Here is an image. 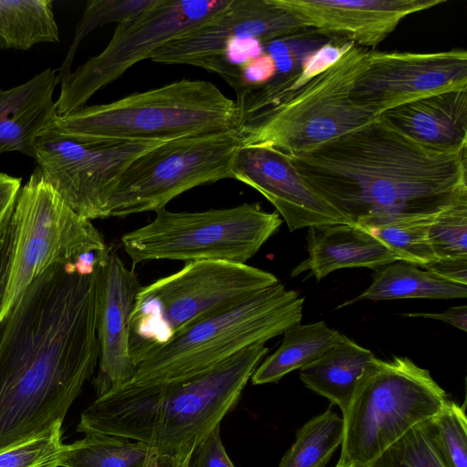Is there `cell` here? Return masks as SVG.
<instances>
[{"label":"cell","mask_w":467,"mask_h":467,"mask_svg":"<svg viewBox=\"0 0 467 467\" xmlns=\"http://www.w3.org/2000/svg\"><path fill=\"white\" fill-rule=\"evenodd\" d=\"M308 257L291 275L309 270L317 281L341 268L379 267L399 261L370 231L350 223L307 227Z\"/></svg>","instance_id":"21"},{"label":"cell","mask_w":467,"mask_h":467,"mask_svg":"<svg viewBox=\"0 0 467 467\" xmlns=\"http://www.w3.org/2000/svg\"><path fill=\"white\" fill-rule=\"evenodd\" d=\"M59 41L52 0H0V48L28 50Z\"/></svg>","instance_id":"25"},{"label":"cell","mask_w":467,"mask_h":467,"mask_svg":"<svg viewBox=\"0 0 467 467\" xmlns=\"http://www.w3.org/2000/svg\"><path fill=\"white\" fill-rule=\"evenodd\" d=\"M13 247L11 228L0 244V307L4 297Z\"/></svg>","instance_id":"38"},{"label":"cell","mask_w":467,"mask_h":467,"mask_svg":"<svg viewBox=\"0 0 467 467\" xmlns=\"http://www.w3.org/2000/svg\"><path fill=\"white\" fill-rule=\"evenodd\" d=\"M22 179L0 172V244L6 236Z\"/></svg>","instance_id":"35"},{"label":"cell","mask_w":467,"mask_h":467,"mask_svg":"<svg viewBox=\"0 0 467 467\" xmlns=\"http://www.w3.org/2000/svg\"><path fill=\"white\" fill-rule=\"evenodd\" d=\"M395 129L428 147H467V88L425 97L380 114Z\"/></svg>","instance_id":"20"},{"label":"cell","mask_w":467,"mask_h":467,"mask_svg":"<svg viewBox=\"0 0 467 467\" xmlns=\"http://www.w3.org/2000/svg\"><path fill=\"white\" fill-rule=\"evenodd\" d=\"M403 317H424L438 319L449 323L462 331H467V307L466 306H453L442 313H405Z\"/></svg>","instance_id":"37"},{"label":"cell","mask_w":467,"mask_h":467,"mask_svg":"<svg viewBox=\"0 0 467 467\" xmlns=\"http://www.w3.org/2000/svg\"><path fill=\"white\" fill-rule=\"evenodd\" d=\"M309 30L278 0H229L213 17L166 44L150 59L165 65L201 67L218 55L229 40L256 38L268 42L293 38Z\"/></svg>","instance_id":"15"},{"label":"cell","mask_w":467,"mask_h":467,"mask_svg":"<svg viewBox=\"0 0 467 467\" xmlns=\"http://www.w3.org/2000/svg\"><path fill=\"white\" fill-rule=\"evenodd\" d=\"M282 344L255 368L251 377L254 385L278 382L289 372L302 368L317 359L340 333L324 321L296 324L285 331Z\"/></svg>","instance_id":"24"},{"label":"cell","mask_w":467,"mask_h":467,"mask_svg":"<svg viewBox=\"0 0 467 467\" xmlns=\"http://www.w3.org/2000/svg\"><path fill=\"white\" fill-rule=\"evenodd\" d=\"M151 453V448L141 441L88 433L65 444L60 467H147Z\"/></svg>","instance_id":"26"},{"label":"cell","mask_w":467,"mask_h":467,"mask_svg":"<svg viewBox=\"0 0 467 467\" xmlns=\"http://www.w3.org/2000/svg\"><path fill=\"white\" fill-rule=\"evenodd\" d=\"M231 178L266 198L290 232L313 225L350 223L300 175L285 155L274 149L242 145L234 158Z\"/></svg>","instance_id":"17"},{"label":"cell","mask_w":467,"mask_h":467,"mask_svg":"<svg viewBox=\"0 0 467 467\" xmlns=\"http://www.w3.org/2000/svg\"><path fill=\"white\" fill-rule=\"evenodd\" d=\"M191 457L179 459L168 455L157 454L152 451L147 467H189Z\"/></svg>","instance_id":"39"},{"label":"cell","mask_w":467,"mask_h":467,"mask_svg":"<svg viewBox=\"0 0 467 467\" xmlns=\"http://www.w3.org/2000/svg\"><path fill=\"white\" fill-rule=\"evenodd\" d=\"M240 129L164 141L122 171L106 204L107 217L156 212L194 187L231 178L243 145Z\"/></svg>","instance_id":"11"},{"label":"cell","mask_w":467,"mask_h":467,"mask_svg":"<svg viewBox=\"0 0 467 467\" xmlns=\"http://www.w3.org/2000/svg\"><path fill=\"white\" fill-rule=\"evenodd\" d=\"M57 76L48 67L19 86L0 88V154L17 151L34 159L38 137L57 115Z\"/></svg>","instance_id":"19"},{"label":"cell","mask_w":467,"mask_h":467,"mask_svg":"<svg viewBox=\"0 0 467 467\" xmlns=\"http://www.w3.org/2000/svg\"><path fill=\"white\" fill-rule=\"evenodd\" d=\"M368 467H444L419 423L387 448Z\"/></svg>","instance_id":"32"},{"label":"cell","mask_w":467,"mask_h":467,"mask_svg":"<svg viewBox=\"0 0 467 467\" xmlns=\"http://www.w3.org/2000/svg\"><path fill=\"white\" fill-rule=\"evenodd\" d=\"M343 432V419L329 407L296 431L279 467H324L341 445Z\"/></svg>","instance_id":"27"},{"label":"cell","mask_w":467,"mask_h":467,"mask_svg":"<svg viewBox=\"0 0 467 467\" xmlns=\"http://www.w3.org/2000/svg\"><path fill=\"white\" fill-rule=\"evenodd\" d=\"M189 467H235L223 445L220 425L215 427L193 450Z\"/></svg>","instance_id":"34"},{"label":"cell","mask_w":467,"mask_h":467,"mask_svg":"<svg viewBox=\"0 0 467 467\" xmlns=\"http://www.w3.org/2000/svg\"><path fill=\"white\" fill-rule=\"evenodd\" d=\"M155 213L150 223L121 237L132 268L152 260L245 264L282 223L277 212H265L257 202L203 212L162 208Z\"/></svg>","instance_id":"9"},{"label":"cell","mask_w":467,"mask_h":467,"mask_svg":"<svg viewBox=\"0 0 467 467\" xmlns=\"http://www.w3.org/2000/svg\"><path fill=\"white\" fill-rule=\"evenodd\" d=\"M374 354L340 334L314 362L300 369L302 382L346 411Z\"/></svg>","instance_id":"22"},{"label":"cell","mask_w":467,"mask_h":467,"mask_svg":"<svg viewBox=\"0 0 467 467\" xmlns=\"http://www.w3.org/2000/svg\"><path fill=\"white\" fill-rule=\"evenodd\" d=\"M336 467H354V466H343V465H337Z\"/></svg>","instance_id":"40"},{"label":"cell","mask_w":467,"mask_h":467,"mask_svg":"<svg viewBox=\"0 0 467 467\" xmlns=\"http://www.w3.org/2000/svg\"><path fill=\"white\" fill-rule=\"evenodd\" d=\"M424 268L442 280L467 285V259L437 260Z\"/></svg>","instance_id":"36"},{"label":"cell","mask_w":467,"mask_h":467,"mask_svg":"<svg viewBox=\"0 0 467 467\" xmlns=\"http://www.w3.org/2000/svg\"><path fill=\"white\" fill-rule=\"evenodd\" d=\"M161 141L80 143L44 131L35 161L44 178L79 215L107 217L108 198L125 168Z\"/></svg>","instance_id":"13"},{"label":"cell","mask_w":467,"mask_h":467,"mask_svg":"<svg viewBox=\"0 0 467 467\" xmlns=\"http://www.w3.org/2000/svg\"><path fill=\"white\" fill-rule=\"evenodd\" d=\"M445 391L408 358H377L368 365L343 413L337 465L368 467L409 430L437 414Z\"/></svg>","instance_id":"8"},{"label":"cell","mask_w":467,"mask_h":467,"mask_svg":"<svg viewBox=\"0 0 467 467\" xmlns=\"http://www.w3.org/2000/svg\"><path fill=\"white\" fill-rule=\"evenodd\" d=\"M265 344L251 346L210 369L174 383L133 385L142 442L157 454L179 459L196 446L237 404L259 362Z\"/></svg>","instance_id":"6"},{"label":"cell","mask_w":467,"mask_h":467,"mask_svg":"<svg viewBox=\"0 0 467 467\" xmlns=\"http://www.w3.org/2000/svg\"><path fill=\"white\" fill-rule=\"evenodd\" d=\"M229 0H159L140 16L119 24L106 48L60 81L57 114L85 106L100 88L136 63L182 36L223 9Z\"/></svg>","instance_id":"12"},{"label":"cell","mask_w":467,"mask_h":467,"mask_svg":"<svg viewBox=\"0 0 467 467\" xmlns=\"http://www.w3.org/2000/svg\"><path fill=\"white\" fill-rule=\"evenodd\" d=\"M13 247L0 322L49 267L106 249L101 233L63 200L36 167L21 187L11 220Z\"/></svg>","instance_id":"10"},{"label":"cell","mask_w":467,"mask_h":467,"mask_svg":"<svg viewBox=\"0 0 467 467\" xmlns=\"http://www.w3.org/2000/svg\"><path fill=\"white\" fill-rule=\"evenodd\" d=\"M159 0H89L76 26L68 53L58 69V83L71 73L70 67L81 40L91 31L109 23L130 21L151 8Z\"/></svg>","instance_id":"29"},{"label":"cell","mask_w":467,"mask_h":467,"mask_svg":"<svg viewBox=\"0 0 467 467\" xmlns=\"http://www.w3.org/2000/svg\"><path fill=\"white\" fill-rule=\"evenodd\" d=\"M142 285L113 245L99 254L97 267L98 372L92 385L99 397L130 381L136 372L130 353V321Z\"/></svg>","instance_id":"16"},{"label":"cell","mask_w":467,"mask_h":467,"mask_svg":"<svg viewBox=\"0 0 467 467\" xmlns=\"http://www.w3.org/2000/svg\"><path fill=\"white\" fill-rule=\"evenodd\" d=\"M467 88V52L433 53L368 50L367 64L351 99L377 115L441 92Z\"/></svg>","instance_id":"14"},{"label":"cell","mask_w":467,"mask_h":467,"mask_svg":"<svg viewBox=\"0 0 467 467\" xmlns=\"http://www.w3.org/2000/svg\"><path fill=\"white\" fill-rule=\"evenodd\" d=\"M304 300L278 282L150 350L137 365L130 382L140 386L180 382L251 346L265 344L301 322Z\"/></svg>","instance_id":"4"},{"label":"cell","mask_w":467,"mask_h":467,"mask_svg":"<svg viewBox=\"0 0 467 467\" xmlns=\"http://www.w3.org/2000/svg\"><path fill=\"white\" fill-rule=\"evenodd\" d=\"M431 443L444 467H467V420L464 407L447 400L424 421Z\"/></svg>","instance_id":"28"},{"label":"cell","mask_w":467,"mask_h":467,"mask_svg":"<svg viewBox=\"0 0 467 467\" xmlns=\"http://www.w3.org/2000/svg\"><path fill=\"white\" fill-rule=\"evenodd\" d=\"M467 285L442 280L417 265L396 261L376 269L370 285L359 296L337 306L369 299L372 301L402 298H465Z\"/></svg>","instance_id":"23"},{"label":"cell","mask_w":467,"mask_h":467,"mask_svg":"<svg viewBox=\"0 0 467 467\" xmlns=\"http://www.w3.org/2000/svg\"><path fill=\"white\" fill-rule=\"evenodd\" d=\"M63 422H57L45 431L0 451V467H34L59 458L64 451Z\"/></svg>","instance_id":"33"},{"label":"cell","mask_w":467,"mask_h":467,"mask_svg":"<svg viewBox=\"0 0 467 467\" xmlns=\"http://www.w3.org/2000/svg\"><path fill=\"white\" fill-rule=\"evenodd\" d=\"M97 308V268L56 265L0 322V451L64 421L98 367Z\"/></svg>","instance_id":"1"},{"label":"cell","mask_w":467,"mask_h":467,"mask_svg":"<svg viewBox=\"0 0 467 467\" xmlns=\"http://www.w3.org/2000/svg\"><path fill=\"white\" fill-rule=\"evenodd\" d=\"M287 158L351 224L367 230L434 217L467 200V147H428L381 116Z\"/></svg>","instance_id":"2"},{"label":"cell","mask_w":467,"mask_h":467,"mask_svg":"<svg viewBox=\"0 0 467 467\" xmlns=\"http://www.w3.org/2000/svg\"><path fill=\"white\" fill-rule=\"evenodd\" d=\"M428 238L437 260L467 259V200L437 214Z\"/></svg>","instance_id":"31"},{"label":"cell","mask_w":467,"mask_h":467,"mask_svg":"<svg viewBox=\"0 0 467 467\" xmlns=\"http://www.w3.org/2000/svg\"><path fill=\"white\" fill-rule=\"evenodd\" d=\"M446 0H278L307 28L351 42L376 47L406 16Z\"/></svg>","instance_id":"18"},{"label":"cell","mask_w":467,"mask_h":467,"mask_svg":"<svg viewBox=\"0 0 467 467\" xmlns=\"http://www.w3.org/2000/svg\"><path fill=\"white\" fill-rule=\"evenodd\" d=\"M240 128L234 100L211 82L182 79L57 115L46 131L90 144L164 142Z\"/></svg>","instance_id":"3"},{"label":"cell","mask_w":467,"mask_h":467,"mask_svg":"<svg viewBox=\"0 0 467 467\" xmlns=\"http://www.w3.org/2000/svg\"><path fill=\"white\" fill-rule=\"evenodd\" d=\"M273 274L223 260L185 263L178 272L142 286L130 321V353L137 365L182 330L229 310L278 283Z\"/></svg>","instance_id":"5"},{"label":"cell","mask_w":467,"mask_h":467,"mask_svg":"<svg viewBox=\"0 0 467 467\" xmlns=\"http://www.w3.org/2000/svg\"><path fill=\"white\" fill-rule=\"evenodd\" d=\"M434 217L390 223L368 231L384 243L399 261L424 267L437 261L428 238V229Z\"/></svg>","instance_id":"30"},{"label":"cell","mask_w":467,"mask_h":467,"mask_svg":"<svg viewBox=\"0 0 467 467\" xmlns=\"http://www.w3.org/2000/svg\"><path fill=\"white\" fill-rule=\"evenodd\" d=\"M367 54L351 44L327 70L278 97L240 129L243 145L265 146L290 157L377 119L380 115L350 98Z\"/></svg>","instance_id":"7"}]
</instances>
